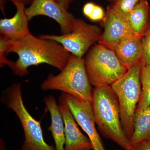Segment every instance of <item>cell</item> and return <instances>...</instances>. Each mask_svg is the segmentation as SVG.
I'll return each instance as SVG.
<instances>
[{
	"mask_svg": "<svg viewBox=\"0 0 150 150\" xmlns=\"http://www.w3.org/2000/svg\"><path fill=\"white\" fill-rule=\"evenodd\" d=\"M11 52L17 54L18 58L10 68L15 75L20 77L28 74L29 67L40 64L62 71L72 55L58 42L31 33L16 42H10L7 54Z\"/></svg>",
	"mask_w": 150,
	"mask_h": 150,
	"instance_id": "obj_1",
	"label": "cell"
},
{
	"mask_svg": "<svg viewBox=\"0 0 150 150\" xmlns=\"http://www.w3.org/2000/svg\"><path fill=\"white\" fill-rule=\"evenodd\" d=\"M91 104L96 123L103 135L124 150L131 149L122 127L118 98L111 86L94 87Z\"/></svg>",
	"mask_w": 150,
	"mask_h": 150,
	"instance_id": "obj_2",
	"label": "cell"
},
{
	"mask_svg": "<svg viewBox=\"0 0 150 150\" xmlns=\"http://www.w3.org/2000/svg\"><path fill=\"white\" fill-rule=\"evenodd\" d=\"M44 91L58 90L91 103L92 89L86 69L84 59L72 55L61 73L50 74L41 84Z\"/></svg>",
	"mask_w": 150,
	"mask_h": 150,
	"instance_id": "obj_3",
	"label": "cell"
},
{
	"mask_svg": "<svg viewBox=\"0 0 150 150\" xmlns=\"http://www.w3.org/2000/svg\"><path fill=\"white\" fill-rule=\"evenodd\" d=\"M143 61L128 70L111 86L118 98L122 127L129 141L134 131V120L142 93L141 75Z\"/></svg>",
	"mask_w": 150,
	"mask_h": 150,
	"instance_id": "obj_4",
	"label": "cell"
},
{
	"mask_svg": "<svg viewBox=\"0 0 150 150\" xmlns=\"http://www.w3.org/2000/svg\"><path fill=\"white\" fill-rule=\"evenodd\" d=\"M84 62L90 83L94 87L111 86L128 71L114 51L99 43L91 48Z\"/></svg>",
	"mask_w": 150,
	"mask_h": 150,
	"instance_id": "obj_5",
	"label": "cell"
},
{
	"mask_svg": "<svg viewBox=\"0 0 150 150\" xmlns=\"http://www.w3.org/2000/svg\"><path fill=\"white\" fill-rule=\"evenodd\" d=\"M2 100L21 123L24 134L21 150H56L55 147L45 142L40 121L33 118L25 106L19 83L13 84L6 90Z\"/></svg>",
	"mask_w": 150,
	"mask_h": 150,
	"instance_id": "obj_6",
	"label": "cell"
},
{
	"mask_svg": "<svg viewBox=\"0 0 150 150\" xmlns=\"http://www.w3.org/2000/svg\"><path fill=\"white\" fill-rule=\"evenodd\" d=\"M102 34L99 26L76 18L69 33L62 35H42L39 37L58 42L72 55L82 58L93 44L98 42Z\"/></svg>",
	"mask_w": 150,
	"mask_h": 150,
	"instance_id": "obj_7",
	"label": "cell"
},
{
	"mask_svg": "<svg viewBox=\"0 0 150 150\" xmlns=\"http://www.w3.org/2000/svg\"><path fill=\"white\" fill-rule=\"evenodd\" d=\"M59 102L69 108L79 125L91 141L93 150H106L95 126L91 104L63 93L59 98Z\"/></svg>",
	"mask_w": 150,
	"mask_h": 150,
	"instance_id": "obj_8",
	"label": "cell"
},
{
	"mask_svg": "<svg viewBox=\"0 0 150 150\" xmlns=\"http://www.w3.org/2000/svg\"><path fill=\"white\" fill-rule=\"evenodd\" d=\"M25 13L30 21L34 17L45 16L58 23L62 34L71 32L76 18L55 0H33Z\"/></svg>",
	"mask_w": 150,
	"mask_h": 150,
	"instance_id": "obj_9",
	"label": "cell"
},
{
	"mask_svg": "<svg viewBox=\"0 0 150 150\" xmlns=\"http://www.w3.org/2000/svg\"><path fill=\"white\" fill-rule=\"evenodd\" d=\"M104 31L99 44L110 48L125 38L135 35L126 16L113 10L108 6L103 20Z\"/></svg>",
	"mask_w": 150,
	"mask_h": 150,
	"instance_id": "obj_10",
	"label": "cell"
},
{
	"mask_svg": "<svg viewBox=\"0 0 150 150\" xmlns=\"http://www.w3.org/2000/svg\"><path fill=\"white\" fill-rule=\"evenodd\" d=\"M16 7V12L11 18L0 20L1 36L15 42L30 33L29 19L25 13V5L19 0H9Z\"/></svg>",
	"mask_w": 150,
	"mask_h": 150,
	"instance_id": "obj_11",
	"label": "cell"
},
{
	"mask_svg": "<svg viewBox=\"0 0 150 150\" xmlns=\"http://www.w3.org/2000/svg\"><path fill=\"white\" fill-rule=\"evenodd\" d=\"M59 103V109L64 123L65 150H93L91 141L79 129L69 109L66 105Z\"/></svg>",
	"mask_w": 150,
	"mask_h": 150,
	"instance_id": "obj_12",
	"label": "cell"
},
{
	"mask_svg": "<svg viewBox=\"0 0 150 150\" xmlns=\"http://www.w3.org/2000/svg\"><path fill=\"white\" fill-rule=\"evenodd\" d=\"M142 36L133 35L121 40L110 48L128 70L142 60Z\"/></svg>",
	"mask_w": 150,
	"mask_h": 150,
	"instance_id": "obj_13",
	"label": "cell"
},
{
	"mask_svg": "<svg viewBox=\"0 0 150 150\" xmlns=\"http://www.w3.org/2000/svg\"><path fill=\"white\" fill-rule=\"evenodd\" d=\"M44 101L51 115V124L48 127V130L51 131L54 138L55 149L56 150H65L64 123L59 105L52 96L45 97Z\"/></svg>",
	"mask_w": 150,
	"mask_h": 150,
	"instance_id": "obj_14",
	"label": "cell"
},
{
	"mask_svg": "<svg viewBox=\"0 0 150 150\" xmlns=\"http://www.w3.org/2000/svg\"><path fill=\"white\" fill-rule=\"evenodd\" d=\"M135 35L143 37L150 26V8L147 0H142L126 16Z\"/></svg>",
	"mask_w": 150,
	"mask_h": 150,
	"instance_id": "obj_15",
	"label": "cell"
},
{
	"mask_svg": "<svg viewBox=\"0 0 150 150\" xmlns=\"http://www.w3.org/2000/svg\"><path fill=\"white\" fill-rule=\"evenodd\" d=\"M150 139V106L141 112H136L134 131L129 140L130 148L144 140Z\"/></svg>",
	"mask_w": 150,
	"mask_h": 150,
	"instance_id": "obj_16",
	"label": "cell"
},
{
	"mask_svg": "<svg viewBox=\"0 0 150 150\" xmlns=\"http://www.w3.org/2000/svg\"><path fill=\"white\" fill-rule=\"evenodd\" d=\"M142 93L136 112L150 106V68L144 64L141 75Z\"/></svg>",
	"mask_w": 150,
	"mask_h": 150,
	"instance_id": "obj_17",
	"label": "cell"
},
{
	"mask_svg": "<svg viewBox=\"0 0 150 150\" xmlns=\"http://www.w3.org/2000/svg\"><path fill=\"white\" fill-rule=\"evenodd\" d=\"M142 0H115L110 7L115 11L126 16Z\"/></svg>",
	"mask_w": 150,
	"mask_h": 150,
	"instance_id": "obj_18",
	"label": "cell"
},
{
	"mask_svg": "<svg viewBox=\"0 0 150 150\" xmlns=\"http://www.w3.org/2000/svg\"><path fill=\"white\" fill-rule=\"evenodd\" d=\"M142 60L144 64L150 68V26L142 38Z\"/></svg>",
	"mask_w": 150,
	"mask_h": 150,
	"instance_id": "obj_19",
	"label": "cell"
},
{
	"mask_svg": "<svg viewBox=\"0 0 150 150\" xmlns=\"http://www.w3.org/2000/svg\"><path fill=\"white\" fill-rule=\"evenodd\" d=\"M10 42L5 38L0 36V66L1 67L7 65L10 68L13 63V61L9 60L6 56Z\"/></svg>",
	"mask_w": 150,
	"mask_h": 150,
	"instance_id": "obj_20",
	"label": "cell"
},
{
	"mask_svg": "<svg viewBox=\"0 0 150 150\" xmlns=\"http://www.w3.org/2000/svg\"><path fill=\"white\" fill-rule=\"evenodd\" d=\"M105 13L100 6L95 4L90 15L88 18L92 21H100L104 20Z\"/></svg>",
	"mask_w": 150,
	"mask_h": 150,
	"instance_id": "obj_21",
	"label": "cell"
},
{
	"mask_svg": "<svg viewBox=\"0 0 150 150\" xmlns=\"http://www.w3.org/2000/svg\"><path fill=\"white\" fill-rule=\"evenodd\" d=\"M130 150H150V139L139 142Z\"/></svg>",
	"mask_w": 150,
	"mask_h": 150,
	"instance_id": "obj_22",
	"label": "cell"
},
{
	"mask_svg": "<svg viewBox=\"0 0 150 150\" xmlns=\"http://www.w3.org/2000/svg\"><path fill=\"white\" fill-rule=\"evenodd\" d=\"M95 4H94L93 3L88 2L85 4L83 6V13L85 16L86 17L88 18L90 15Z\"/></svg>",
	"mask_w": 150,
	"mask_h": 150,
	"instance_id": "obj_23",
	"label": "cell"
},
{
	"mask_svg": "<svg viewBox=\"0 0 150 150\" xmlns=\"http://www.w3.org/2000/svg\"><path fill=\"white\" fill-rule=\"evenodd\" d=\"M55 1L63 6L68 11L70 4L74 0H55Z\"/></svg>",
	"mask_w": 150,
	"mask_h": 150,
	"instance_id": "obj_24",
	"label": "cell"
},
{
	"mask_svg": "<svg viewBox=\"0 0 150 150\" xmlns=\"http://www.w3.org/2000/svg\"><path fill=\"white\" fill-rule=\"evenodd\" d=\"M5 142L2 139H1V141H0V150H5Z\"/></svg>",
	"mask_w": 150,
	"mask_h": 150,
	"instance_id": "obj_25",
	"label": "cell"
},
{
	"mask_svg": "<svg viewBox=\"0 0 150 150\" xmlns=\"http://www.w3.org/2000/svg\"><path fill=\"white\" fill-rule=\"evenodd\" d=\"M19 1H21L23 3L25 6H26L31 4L33 0H19Z\"/></svg>",
	"mask_w": 150,
	"mask_h": 150,
	"instance_id": "obj_26",
	"label": "cell"
},
{
	"mask_svg": "<svg viewBox=\"0 0 150 150\" xmlns=\"http://www.w3.org/2000/svg\"><path fill=\"white\" fill-rule=\"evenodd\" d=\"M8 0H1V8L2 10H4V5L5 4L6 2Z\"/></svg>",
	"mask_w": 150,
	"mask_h": 150,
	"instance_id": "obj_27",
	"label": "cell"
},
{
	"mask_svg": "<svg viewBox=\"0 0 150 150\" xmlns=\"http://www.w3.org/2000/svg\"><path fill=\"white\" fill-rule=\"evenodd\" d=\"M115 0H108V1L110 2L111 3H113V2L115 1Z\"/></svg>",
	"mask_w": 150,
	"mask_h": 150,
	"instance_id": "obj_28",
	"label": "cell"
}]
</instances>
